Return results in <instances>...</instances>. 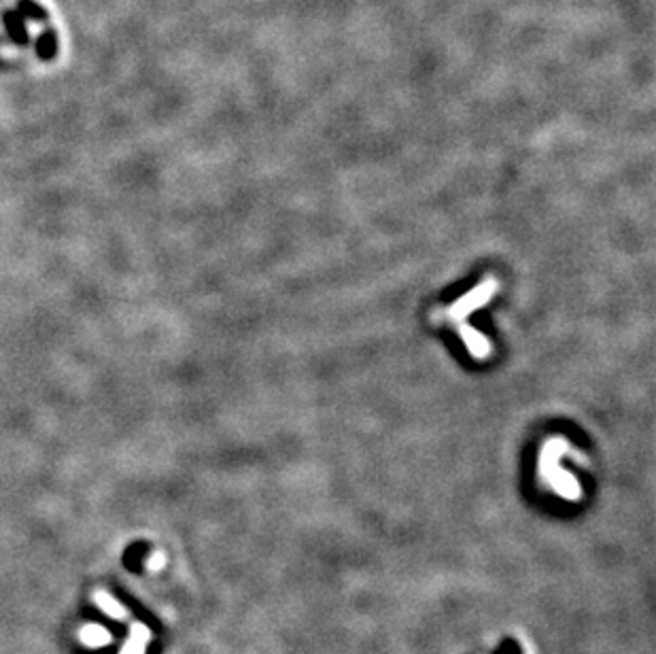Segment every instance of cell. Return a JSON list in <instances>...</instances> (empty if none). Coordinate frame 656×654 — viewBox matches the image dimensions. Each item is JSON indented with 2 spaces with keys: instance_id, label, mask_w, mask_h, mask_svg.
Segmentation results:
<instances>
[{
  "instance_id": "cell-3",
  "label": "cell",
  "mask_w": 656,
  "mask_h": 654,
  "mask_svg": "<svg viewBox=\"0 0 656 654\" xmlns=\"http://www.w3.org/2000/svg\"><path fill=\"white\" fill-rule=\"evenodd\" d=\"M79 639L89 648H102V646L111 643V633L100 624H85L79 631Z\"/></svg>"
},
{
  "instance_id": "cell-1",
  "label": "cell",
  "mask_w": 656,
  "mask_h": 654,
  "mask_svg": "<svg viewBox=\"0 0 656 654\" xmlns=\"http://www.w3.org/2000/svg\"><path fill=\"white\" fill-rule=\"evenodd\" d=\"M149 641H151V631L143 622H134L119 654H145Z\"/></svg>"
},
{
  "instance_id": "cell-2",
  "label": "cell",
  "mask_w": 656,
  "mask_h": 654,
  "mask_svg": "<svg viewBox=\"0 0 656 654\" xmlns=\"http://www.w3.org/2000/svg\"><path fill=\"white\" fill-rule=\"evenodd\" d=\"M92 601L108 616V618H113V620H119V622H123V620H127V612H125V608L117 601V599H113V595H108L106 591H96L94 595H92Z\"/></svg>"
},
{
  "instance_id": "cell-4",
  "label": "cell",
  "mask_w": 656,
  "mask_h": 654,
  "mask_svg": "<svg viewBox=\"0 0 656 654\" xmlns=\"http://www.w3.org/2000/svg\"><path fill=\"white\" fill-rule=\"evenodd\" d=\"M164 563H166V555H164V553H160V551H156V553L151 555V559L147 561V565H149V570H151V572L162 570V567H164Z\"/></svg>"
}]
</instances>
